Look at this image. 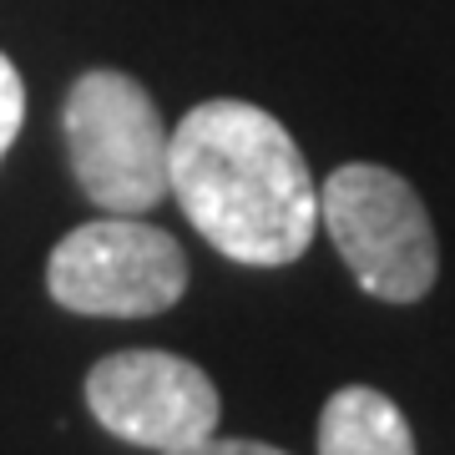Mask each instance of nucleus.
<instances>
[{"mask_svg":"<svg viewBox=\"0 0 455 455\" xmlns=\"http://www.w3.org/2000/svg\"><path fill=\"white\" fill-rule=\"evenodd\" d=\"M51 299L86 319H147L188 289V253L142 218H97L71 228L46 259Z\"/></svg>","mask_w":455,"mask_h":455,"instance_id":"nucleus-4","label":"nucleus"},{"mask_svg":"<svg viewBox=\"0 0 455 455\" xmlns=\"http://www.w3.org/2000/svg\"><path fill=\"white\" fill-rule=\"evenodd\" d=\"M167 188L223 259L283 268L319 228V188L274 112L238 97L197 101L167 142Z\"/></svg>","mask_w":455,"mask_h":455,"instance_id":"nucleus-1","label":"nucleus"},{"mask_svg":"<svg viewBox=\"0 0 455 455\" xmlns=\"http://www.w3.org/2000/svg\"><path fill=\"white\" fill-rule=\"evenodd\" d=\"M86 410L116 440L142 451H188L218 435V385L193 359L167 349H122L92 364L86 374Z\"/></svg>","mask_w":455,"mask_h":455,"instance_id":"nucleus-5","label":"nucleus"},{"mask_svg":"<svg viewBox=\"0 0 455 455\" xmlns=\"http://www.w3.org/2000/svg\"><path fill=\"white\" fill-rule=\"evenodd\" d=\"M319 455H415V435L390 395L344 385L319 415Z\"/></svg>","mask_w":455,"mask_h":455,"instance_id":"nucleus-6","label":"nucleus"},{"mask_svg":"<svg viewBox=\"0 0 455 455\" xmlns=\"http://www.w3.org/2000/svg\"><path fill=\"white\" fill-rule=\"evenodd\" d=\"M20 122H26V86H20L16 61L0 51V157L11 152V142H16Z\"/></svg>","mask_w":455,"mask_h":455,"instance_id":"nucleus-7","label":"nucleus"},{"mask_svg":"<svg viewBox=\"0 0 455 455\" xmlns=\"http://www.w3.org/2000/svg\"><path fill=\"white\" fill-rule=\"evenodd\" d=\"M66 157L97 208L107 212H147L167 197V132L157 101L127 71L97 66L82 71L61 107Z\"/></svg>","mask_w":455,"mask_h":455,"instance_id":"nucleus-2","label":"nucleus"},{"mask_svg":"<svg viewBox=\"0 0 455 455\" xmlns=\"http://www.w3.org/2000/svg\"><path fill=\"white\" fill-rule=\"evenodd\" d=\"M319 223L359 278L385 304H415L435 289L440 248L420 193L400 172L374 163H344L319 188Z\"/></svg>","mask_w":455,"mask_h":455,"instance_id":"nucleus-3","label":"nucleus"},{"mask_svg":"<svg viewBox=\"0 0 455 455\" xmlns=\"http://www.w3.org/2000/svg\"><path fill=\"white\" fill-rule=\"evenodd\" d=\"M167 455H289L278 445H263V440H223V435H208L188 445V451H167Z\"/></svg>","mask_w":455,"mask_h":455,"instance_id":"nucleus-8","label":"nucleus"}]
</instances>
